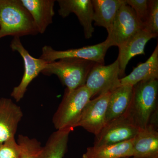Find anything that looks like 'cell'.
<instances>
[{
	"label": "cell",
	"instance_id": "obj_5",
	"mask_svg": "<svg viewBox=\"0 0 158 158\" xmlns=\"http://www.w3.org/2000/svg\"><path fill=\"white\" fill-rule=\"evenodd\" d=\"M120 70L118 60L110 65L97 63L90 71L85 86L93 97L111 92L120 85Z\"/></svg>",
	"mask_w": 158,
	"mask_h": 158
},
{
	"label": "cell",
	"instance_id": "obj_15",
	"mask_svg": "<svg viewBox=\"0 0 158 158\" xmlns=\"http://www.w3.org/2000/svg\"><path fill=\"white\" fill-rule=\"evenodd\" d=\"M21 2L32 16L39 34H44L52 23L56 1L21 0Z\"/></svg>",
	"mask_w": 158,
	"mask_h": 158
},
{
	"label": "cell",
	"instance_id": "obj_14",
	"mask_svg": "<svg viewBox=\"0 0 158 158\" xmlns=\"http://www.w3.org/2000/svg\"><path fill=\"white\" fill-rule=\"evenodd\" d=\"M136 158H158V131L156 125L141 129L133 138V156Z\"/></svg>",
	"mask_w": 158,
	"mask_h": 158
},
{
	"label": "cell",
	"instance_id": "obj_12",
	"mask_svg": "<svg viewBox=\"0 0 158 158\" xmlns=\"http://www.w3.org/2000/svg\"><path fill=\"white\" fill-rule=\"evenodd\" d=\"M23 116L20 107L11 99L0 98V144L15 138Z\"/></svg>",
	"mask_w": 158,
	"mask_h": 158
},
{
	"label": "cell",
	"instance_id": "obj_21",
	"mask_svg": "<svg viewBox=\"0 0 158 158\" xmlns=\"http://www.w3.org/2000/svg\"><path fill=\"white\" fill-rule=\"evenodd\" d=\"M17 142L21 148L20 158H35L42 148L37 139L22 135H19Z\"/></svg>",
	"mask_w": 158,
	"mask_h": 158
},
{
	"label": "cell",
	"instance_id": "obj_18",
	"mask_svg": "<svg viewBox=\"0 0 158 158\" xmlns=\"http://www.w3.org/2000/svg\"><path fill=\"white\" fill-rule=\"evenodd\" d=\"M133 87L128 85H120L110 92L107 122L122 116L127 112L131 100Z\"/></svg>",
	"mask_w": 158,
	"mask_h": 158
},
{
	"label": "cell",
	"instance_id": "obj_2",
	"mask_svg": "<svg viewBox=\"0 0 158 158\" xmlns=\"http://www.w3.org/2000/svg\"><path fill=\"white\" fill-rule=\"evenodd\" d=\"M38 34L32 16L21 0H0V39Z\"/></svg>",
	"mask_w": 158,
	"mask_h": 158
},
{
	"label": "cell",
	"instance_id": "obj_13",
	"mask_svg": "<svg viewBox=\"0 0 158 158\" xmlns=\"http://www.w3.org/2000/svg\"><path fill=\"white\" fill-rule=\"evenodd\" d=\"M156 37L144 29H141L118 47L119 52L117 60L119 63L120 76L125 74L126 68L131 59L138 55H145L144 48L147 42Z\"/></svg>",
	"mask_w": 158,
	"mask_h": 158
},
{
	"label": "cell",
	"instance_id": "obj_10",
	"mask_svg": "<svg viewBox=\"0 0 158 158\" xmlns=\"http://www.w3.org/2000/svg\"><path fill=\"white\" fill-rule=\"evenodd\" d=\"M110 92L90 99L82 112L76 127L97 135L107 123L106 115Z\"/></svg>",
	"mask_w": 158,
	"mask_h": 158
},
{
	"label": "cell",
	"instance_id": "obj_16",
	"mask_svg": "<svg viewBox=\"0 0 158 158\" xmlns=\"http://www.w3.org/2000/svg\"><path fill=\"white\" fill-rule=\"evenodd\" d=\"M95 26L103 27L110 32L118 9L125 0H91Z\"/></svg>",
	"mask_w": 158,
	"mask_h": 158
},
{
	"label": "cell",
	"instance_id": "obj_23",
	"mask_svg": "<svg viewBox=\"0 0 158 158\" xmlns=\"http://www.w3.org/2000/svg\"><path fill=\"white\" fill-rule=\"evenodd\" d=\"M127 4L134 10L142 28L147 21L149 1L148 0H125Z\"/></svg>",
	"mask_w": 158,
	"mask_h": 158
},
{
	"label": "cell",
	"instance_id": "obj_19",
	"mask_svg": "<svg viewBox=\"0 0 158 158\" xmlns=\"http://www.w3.org/2000/svg\"><path fill=\"white\" fill-rule=\"evenodd\" d=\"M133 139L109 145H93L87 148L82 158H120L133 156Z\"/></svg>",
	"mask_w": 158,
	"mask_h": 158
},
{
	"label": "cell",
	"instance_id": "obj_22",
	"mask_svg": "<svg viewBox=\"0 0 158 158\" xmlns=\"http://www.w3.org/2000/svg\"><path fill=\"white\" fill-rule=\"evenodd\" d=\"M143 29L157 37L158 34V1L150 0L147 21Z\"/></svg>",
	"mask_w": 158,
	"mask_h": 158
},
{
	"label": "cell",
	"instance_id": "obj_20",
	"mask_svg": "<svg viewBox=\"0 0 158 158\" xmlns=\"http://www.w3.org/2000/svg\"><path fill=\"white\" fill-rule=\"evenodd\" d=\"M70 129L57 130L50 136L35 158H63L67 149Z\"/></svg>",
	"mask_w": 158,
	"mask_h": 158
},
{
	"label": "cell",
	"instance_id": "obj_9",
	"mask_svg": "<svg viewBox=\"0 0 158 158\" xmlns=\"http://www.w3.org/2000/svg\"><path fill=\"white\" fill-rule=\"evenodd\" d=\"M110 46L106 40L95 45L81 48L57 51L49 46L42 48L40 59L50 63L65 58H77L104 64L105 57Z\"/></svg>",
	"mask_w": 158,
	"mask_h": 158
},
{
	"label": "cell",
	"instance_id": "obj_3",
	"mask_svg": "<svg viewBox=\"0 0 158 158\" xmlns=\"http://www.w3.org/2000/svg\"><path fill=\"white\" fill-rule=\"evenodd\" d=\"M92 95L84 85L73 90L65 89L62 101L53 116L52 122L57 130L76 127L85 106Z\"/></svg>",
	"mask_w": 158,
	"mask_h": 158
},
{
	"label": "cell",
	"instance_id": "obj_6",
	"mask_svg": "<svg viewBox=\"0 0 158 158\" xmlns=\"http://www.w3.org/2000/svg\"><path fill=\"white\" fill-rule=\"evenodd\" d=\"M140 129L126 112L122 116L106 123L95 136L94 145L118 144L131 140Z\"/></svg>",
	"mask_w": 158,
	"mask_h": 158
},
{
	"label": "cell",
	"instance_id": "obj_7",
	"mask_svg": "<svg viewBox=\"0 0 158 158\" xmlns=\"http://www.w3.org/2000/svg\"><path fill=\"white\" fill-rule=\"evenodd\" d=\"M142 29L134 10L125 2L118 9L106 40L110 47H118Z\"/></svg>",
	"mask_w": 158,
	"mask_h": 158
},
{
	"label": "cell",
	"instance_id": "obj_11",
	"mask_svg": "<svg viewBox=\"0 0 158 158\" xmlns=\"http://www.w3.org/2000/svg\"><path fill=\"white\" fill-rule=\"evenodd\" d=\"M58 12L61 17L66 18L71 13L77 15L83 27L86 39H90L94 32L93 9L91 0H58Z\"/></svg>",
	"mask_w": 158,
	"mask_h": 158
},
{
	"label": "cell",
	"instance_id": "obj_25",
	"mask_svg": "<svg viewBox=\"0 0 158 158\" xmlns=\"http://www.w3.org/2000/svg\"><path fill=\"white\" fill-rule=\"evenodd\" d=\"M120 158H136L135 157L133 156H126L124 157Z\"/></svg>",
	"mask_w": 158,
	"mask_h": 158
},
{
	"label": "cell",
	"instance_id": "obj_8",
	"mask_svg": "<svg viewBox=\"0 0 158 158\" xmlns=\"http://www.w3.org/2000/svg\"><path fill=\"white\" fill-rule=\"evenodd\" d=\"M12 51L17 52L22 57L24 65V72L19 85L15 87L11 95L16 102L23 98L29 85L44 69L47 62L40 58L31 56L23 46L19 37H14L10 44Z\"/></svg>",
	"mask_w": 158,
	"mask_h": 158
},
{
	"label": "cell",
	"instance_id": "obj_1",
	"mask_svg": "<svg viewBox=\"0 0 158 158\" xmlns=\"http://www.w3.org/2000/svg\"><path fill=\"white\" fill-rule=\"evenodd\" d=\"M158 81H142L134 85L131 100L126 113L140 129L156 125Z\"/></svg>",
	"mask_w": 158,
	"mask_h": 158
},
{
	"label": "cell",
	"instance_id": "obj_17",
	"mask_svg": "<svg viewBox=\"0 0 158 158\" xmlns=\"http://www.w3.org/2000/svg\"><path fill=\"white\" fill-rule=\"evenodd\" d=\"M158 79V45L144 63L134 68L128 75L120 79L121 85L134 86L142 81Z\"/></svg>",
	"mask_w": 158,
	"mask_h": 158
},
{
	"label": "cell",
	"instance_id": "obj_24",
	"mask_svg": "<svg viewBox=\"0 0 158 158\" xmlns=\"http://www.w3.org/2000/svg\"><path fill=\"white\" fill-rule=\"evenodd\" d=\"M21 148L15 138L0 144V158H20Z\"/></svg>",
	"mask_w": 158,
	"mask_h": 158
},
{
	"label": "cell",
	"instance_id": "obj_4",
	"mask_svg": "<svg viewBox=\"0 0 158 158\" xmlns=\"http://www.w3.org/2000/svg\"><path fill=\"white\" fill-rule=\"evenodd\" d=\"M96 62L77 58H65L48 63L41 73L44 75H56L69 90L85 85L90 71Z\"/></svg>",
	"mask_w": 158,
	"mask_h": 158
}]
</instances>
